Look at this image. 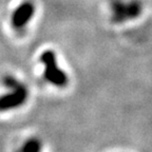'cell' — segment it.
<instances>
[{"label": "cell", "instance_id": "obj_1", "mask_svg": "<svg viewBox=\"0 0 152 152\" xmlns=\"http://www.w3.org/2000/svg\"><path fill=\"white\" fill-rule=\"evenodd\" d=\"M3 85L9 91L0 96V111H9L21 107L28 96L26 85L11 75L3 78Z\"/></svg>", "mask_w": 152, "mask_h": 152}, {"label": "cell", "instance_id": "obj_2", "mask_svg": "<svg viewBox=\"0 0 152 152\" xmlns=\"http://www.w3.org/2000/svg\"><path fill=\"white\" fill-rule=\"evenodd\" d=\"M111 21L121 24L138 18L142 15L144 4L140 0H111Z\"/></svg>", "mask_w": 152, "mask_h": 152}, {"label": "cell", "instance_id": "obj_3", "mask_svg": "<svg viewBox=\"0 0 152 152\" xmlns=\"http://www.w3.org/2000/svg\"><path fill=\"white\" fill-rule=\"evenodd\" d=\"M40 61L45 66L43 77L45 80L58 88H64L68 85L69 78L66 74L58 66L56 55L52 50L45 51L40 56Z\"/></svg>", "mask_w": 152, "mask_h": 152}, {"label": "cell", "instance_id": "obj_4", "mask_svg": "<svg viewBox=\"0 0 152 152\" xmlns=\"http://www.w3.org/2000/svg\"><path fill=\"white\" fill-rule=\"evenodd\" d=\"M35 14V5L31 1H24L19 5L12 16V26L15 30H23Z\"/></svg>", "mask_w": 152, "mask_h": 152}, {"label": "cell", "instance_id": "obj_5", "mask_svg": "<svg viewBox=\"0 0 152 152\" xmlns=\"http://www.w3.org/2000/svg\"><path fill=\"white\" fill-rule=\"evenodd\" d=\"M41 149H42V145L40 140L36 137H32L24 142L21 148L16 152H41Z\"/></svg>", "mask_w": 152, "mask_h": 152}]
</instances>
